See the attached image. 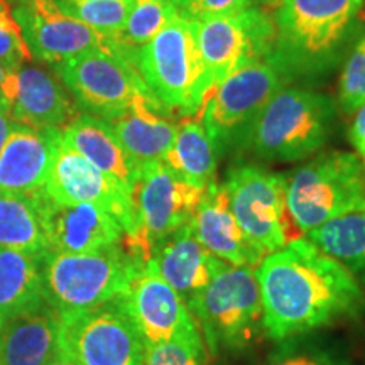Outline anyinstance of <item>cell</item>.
Masks as SVG:
<instances>
[{
  "label": "cell",
  "mask_w": 365,
  "mask_h": 365,
  "mask_svg": "<svg viewBox=\"0 0 365 365\" xmlns=\"http://www.w3.org/2000/svg\"><path fill=\"white\" fill-rule=\"evenodd\" d=\"M207 346L200 328L163 344L145 346L143 365H207Z\"/></svg>",
  "instance_id": "32"
},
{
  "label": "cell",
  "mask_w": 365,
  "mask_h": 365,
  "mask_svg": "<svg viewBox=\"0 0 365 365\" xmlns=\"http://www.w3.org/2000/svg\"><path fill=\"white\" fill-rule=\"evenodd\" d=\"M44 191L59 203L98 205L117 218L125 237L135 235L137 222L132 195L63 140H59Z\"/></svg>",
  "instance_id": "15"
},
{
  "label": "cell",
  "mask_w": 365,
  "mask_h": 365,
  "mask_svg": "<svg viewBox=\"0 0 365 365\" xmlns=\"http://www.w3.org/2000/svg\"><path fill=\"white\" fill-rule=\"evenodd\" d=\"M178 17L180 12L175 4L161 2V0H134L124 29L112 41L124 48L137 49L153 41Z\"/></svg>",
  "instance_id": "30"
},
{
  "label": "cell",
  "mask_w": 365,
  "mask_h": 365,
  "mask_svg": "<svg viewBox=\"0 0 365 365\" xmlns=\"http://www.w3.org/2000/svg\"><path fill=\"white\" fill-rule=\"evenodd\" d=\"M336 105L308 88L282 86L255 122L247 148L271 163L303 161L330 139Z\"/></svg>",
  "instance_id": "5"
},
{
  "label": "cell",
  "mask_w": 365,
  "mask_h": 365,
  "mask_svg": "<svg viewBox=\"0 0 365 365\" xmlns=\"http://www.w3.org/2000/svg\"><path fill=\"white\" fill-rule=\"evenodd\" d=\"M354 0H281L267 63L282 81H314L344 58L355 34Z\"/></svg>",
  "instance_id": "2"
},
{
  "label": "cell",
  "mask_w": 365,
  "mask_h": 365,
  "mask_svg": "<svg viewBox=\"0 0 365 365\" xmlns=\"http://www.w3.org/2000/svg\"><path fill=\"white\" fill-rule=\"evenodd\" d=\"M354 4H355V6H357V7H360V4H362V0H354Z\"/></svg>",
  "instance_id": "43"
},
{
  "label": "cell",
  "mask_w": 365,
  "mask_h": 365,
  "mask_svg": "<svg viewBox=\"0 0 365 365\" xmlns=\"http://www.w3.org/2000/svg\"><path fill=\"white\" fill-rule=\"evenodd\" d=\"M205 191L182 181L164 161L140 166L132 191L137 230L125 244L149 261L154 245L191 222Z\"/></svg>",
  "instance_id": "12"
},
{
  "label": "cell",
  "mask_w": 365,
  "mask_h": 365,
  "mask_svg": "<svg viewBox=\"0 0 365 365\" xmlns=\"http://www.w3.org/2000/svg\"><path fill=\"white\" fill-rule=\"evenodd\" d=\"M61 140L132 195L137 170L108 122L90 113H78L61 129Z\"/></svg>",
  "instance_id": "24"
},
{
  "label": "cell",
  "mask_w": 365,
  "mask_h": 365,
  "mask_svg": "<svg viewBox=\"0 0 365 365\" xmlns=\"http://www.w3.org/2000/svg\"><path fill=\"white\" fill-rule=\"evenodd\" d=\"M161 2H170V4H175L178 7V4H180V0H161Z\"/></svg>",
  "instance_id": "42"
},
{
  "label": "cell",
  "mask_w": 365,
  "mask_h": 365,
  "mask_svg": "<svg viewBox=\"0 0 365 365\" xmlns=\"http://www.w3.org/2000/svg\"><path fill=\"white\" fill-rule=\"evenodd\" d=\"M188 309L215 357L247 352L266 336L255 267L227 264Z\"/></svg>",
  "instance_id": "3"
},
{
  "label": "cell",
  "mask_w": 365,
  "mask_h": 365,
  "mask_svg": "<svg viewBox=\"0 0 365 365\" xmlns=\"http://www.w3.org/2000/svg\"><path fill=\"white\" fill-rule=\"evenodd\" d=\"M31 59L33 56L29 46L14 17L11 2L0 0V65L6 70H14L29 63Z\"/></svg>",
  "instance_id": "34"
},
{
  "label": "cell",
  "mask_w": 365,
  "mask_h": 365,
  "mask_svg": "<svg viewBox=\"0 0 365 365\" xmlns=\"http://www.w3.org/2000/svg\"><path fill=\"white\" fill-rule=\"evenodd\" d=\"M357 17H360V19L365 21V0H362V4H360L359 12H357Z\"/></svg>",
  "instance_id": "39"
},
{
  "label": "cell",
  "mask_w": 365,
  "mask_h": 365,
  "mask_svg": "<svg viewBox=\"0 0 365 365\" xmlns=\"http://www.w3.org/2000/svg\"><path fill=\"white\" fill-rule=\"evenodd\" d=\"M58 349L78 365H143L145 354L122 296L90 309L59 313Z\"/></svg>",
  "instance_id": "10"
},
{
  "label": "cell",
  "mask_w": 365,
  "mask_h": 365,
  "mask_svg": "<svg viewBox=\"0 0 365 365\" xmlns=\"http://www.w3.org/2000/svg\"><path fill=\"white\" fill-rule=\"evenodd\" d=\"M59 312L43 298L0 323V365H48L58 352Z\"/></svg>",
  "instance_id": "22"
},
{
  "label": "cell",
  "mask_w": 365,
  "mask_h": 365,
  "mask_svg": "<svg viewBox=\"0 0 365 365\" xmlns=\"http://www.w3.org/2000/svg\"><path fill=\"white\" fill-rule=\"evenodd\" d=\"M170 110L158 100L135 103L125 112L110 118L108 125L129 156L135 170L153 161H163L175 140L178 125Z\"/></svg>",
  "instance_id": "23"
},
{
  "label": "cell",
  "mask_w": 365,
  "mask_h": 365,
  "mask_svg": "<svg viewBox=\"0 0 365 365\" xmlns=\"http://www.w3.org/2000/svg\"><path fill=\"white\" fill-rule=\"evenodd\" d=\"M135 49L113 44L56 65L63 85L85 113L110 120L135 103L158 100L134 66ZM159 102V100H158Z\"/></svg>",
  "instance_id": "8"
},
{
  "label": "cell",
  "mask_w": 365,
  "mask_h": 365,
  "mask_svg": "<svg viewBox=\"0 0 365 365\" xmlns=\"http://www.w3.org/2000/svg\"><path fill=\"white\" fill-rule=\"evenodd\" d=\"M11 6L31 56L39 61L59 65L113 44L110 38L66 14L54 0H12Z\"/></svg>",
  "instance_id": "14"
},
{
  "label": "cell",
  "mask_w": 365,
  "mask_h": 365,
  "mask_svg": "<svg viewBox=\"0 0 365 365\" xmlns=\"http://www.w3.org/2000/svg\"><path fill=\"white\" fill-rule=\"evenodd\" d=\"M228 203L240 230L264 259L298 239L286 207V176L257 164H239L228 171Z\"/></svg>",
  "instance_id": "11"
},
{
  "label": "cell",
  "mask_w": 365,
  "mask_h": 365,
  "mask_svg": "<svg viewBox=\"0 0 365 365\" xmlns=\"http://www.w3.org/2000/svg\"><path fill=\"white\" fill-rule=\"evenodd\" d=\"M190 225L200 244L228 266L257 267L262 261L240 230L223 182L208 186Z\"/></svg>",
  "instance_id": "21"
},
{
  "label": "cell",
  "mask_w": 365,
  "mask_h": 365,
  "mask_svg": "<svg viewBox=\"0 0 365 365\" xmlns=\"http://www.w3.org/2000/svg\"><path fill=\"white\" fill-rule=\"evenodd\" d=\"M286 207L304 237L331 218L365 208V166L357 154L330 150L286 176Z\"/></svg>",
  "instance_id": "6"
},
{
  "label": "cell",
  "mask_w": 365,
  "mask_h": 365,
  "mask_svg": "<svg viewBox=\"0 0 365 365\" xmlns=\"http://www.w3.org/2000/svg\"><path fill=\"white\" fill-rule=\"evenodd\" d=\"M4 78H6V68H4L2 65H0V85H2Z\"/></svg>",
  "instance_id": "40"
},
{
  "label": "cell",
  "mask_w": 365,
  "mask_h": 365,
  "mask_svg": "<svg viewBox=\"0 0 365 365\" xmlns=\"http://www.w3.org/2000/svg\"><path fill=\"white\" fill-rule=\"evenodd\" d=\"M261 365H354V359L341 341L313 331L281 340Z\"/></svg>",
  "instance_id": "29"
},
{
  "label": "cell",
  "mask_w": 365,
  "mask_h": 365,
  "mask_svg": "<svg viewBox=\"0 0 365 365\" xmlns=\"http://www.w3.org/2000/svg\"><path fill=\"white\" fill-rule=\"evenodd\" d=\"M0 93L14 122L33 129H63L80 113L63 81L39 66L6 70Z\"/></svg>",
  "instance_id": "18"
},
{
  "label": "cell",
  "mask_w": 365,
  "mask_h": 365,
  "mask_svg": "<svg viewBox=\"0 0 365 365\" xmlns=\"http://www.w3.org/2000/svg\"><path fill=\"white\" fill-rule=\"evenodd\" d=\"M349 139L355 149L365 143V103L355 112V118L349 130Z\"/></svg>",
  "instance_id": "36"
},
{
  "label": "cell",
  "mask_w": 365,
  "mask_h": 365,
  "mask_svg": "<svg viewBox=\"0 0 365 365\" xmlns=\"http://www.w3.org/2000/svg\"><path fill=\"white\" fill-rule=\"evenodd\" d=\"M48 252L85 254L120 244L125 232L107 210L91 203H59L44 188L33 193Z\"/></svg>",
  "instance_id": "16"
},
{
  "label": "cell",
  "mask_w": 365,
  "mask_h": 365,
  "mask_svg": "<svg viewBox=\"0 0 365 365\" xmlns=\"http://www.w3.org/2000/svg\"><path fill=\"white\" fill-rule=\"evenodd\" d=\"M284 86L267 61L250 63L223 78L205 97L198 115L218 158L245 149L266 105Z\"/></svg>",
  "instance_id": "9"
},
{
  "label": "cell",
  "mask_w": 365,
  "mask_h": 365,
  "mask_svg": "<svg viewBox=\"0 0 365 365\" xmlns=\"http://www.w3.org/2000/svg\"><path fill=\"white\" fill-rule=\"evenodd\" d=\"M145 261L124 242L85 254L43 257L44 298L59 313L90 309L125 293Z\"/></svg>",
  "instance_id": "4"
},
{
  "label": "cell",
  "mask_w": 365,
  "mask_h": 365,
  "mask_svg": "<svg viewBox=\"0 0 365 365\" xmlns=\"http://www.w3.org/2000/svg\"><path fill=\"white\" fill-rule=\"evenodd\" d=\"M277 2H281V0H277Z\"/></svg>",
  "instance_id": "44"
},
{
  "label": "cell",
  "mask_w": 365,
  "mask_h": 365,
  "mask_svg": "<svg viewBox=\"0 0 365 365\" xmlns=\"http://www.w3.org/2000/svg\"><path fill=\"white\" fill-rule=\"evenodd\" d=\"M252 6L254 0H180L178 12L182 19L207 21L235 16Z\"/></svg>",
  "instance_id": "35"
},
{
  "label": "cell",
  "mask_w": 365,
  "mask_h": 365,
  "mask_svg": "<svg viewBox=\"0 0 365 365\" xmlns=\"http://www.w3.org/2000/svg\"><path fill=\"white\" fill-rule=\"evenodd\" d=\"M12 125L14 118L11 115V107H9L7 100L0 93V153H2L4 145H6V140L9 134H11Z\"/></svg>",
  "instance_id": "37"
},
{
  "label": "cell",
  "mask_w": 365,
  "mask_h": 365,
  "mask_svg": "<svg viewBox=\"0 0 365 365\" xmlns=\"http://www.w3.org/2000/svg\"><path fill=\"white\" fill-rule=\"evenodd\" d=\"M193 26L212 88L250 63L267 61L276 38L274 17L254 6L235 16L193 21Z\"/></svg>",
  "instance_id": "13"
},
{
  "label": "cell",
  "mask_w": 365,
  "mask_h": 365,
  "mask_svg": "<svg viewBox=\"0 0 365 365\" xmlns=\"http://www.w3.org/2000/svg\"><path fill=\"white\" fill-rule=\"evenodd\" d=\"M48 365H78L76 362H73V360L70 359V357H66L65 354L63 352H56V355H54V357L49 360L48 362Z\"/></svg>",
  "instance_id": "38"
},
{
  "label": "cell",
  "mask_w": 365,
  "mask_h": 365,
  "mask_svg": "<svg viewBox=\"0 0 365 365\" xmlns=\"http://www.w3.org/2000/svg\"><path fill=\"white\" fill-rule=\"evenodd\" d=\"M364 166H365V163H364Z\"/></svg>",
  "instance_id": "45"
},
{
  "label": "cell",
  "mask_w": 365,
  "mask_h": 365,
  "mask_svg": "<svg viewBox=\"0 0 365 365\" xmlns=\"http://www.w3.org/2000/svg\"><path fill=\"white\" fill-rule=\"evenodd\" d=\"M134 66L168 110L196 115L210 91L193 21L178 17L134 53Z\"/></svg>",
  "instance_id": "7"
},
{
  "label": "cell",
  "mask_w": 365,
  "mask_h": 365,
  "mask_svg": "<svg viewBox=\"0 0 365 365\" xmlns=\"http://www.w3.org/2000/svg\"><path fill=\"white\" fill-rule=\"evenodd\" d=\"M0 247L48 254V240L33 195L0 193Z\"/></svg>",
  "instance_id": "28"
},
{
  "label": "cell",
  "mask_w": 365,
  "mask_h": 365,
  "mask_svg": "<svg viewBox=\"0 0 365 365\" xmlns=\"http://www.w3.org/2000/svg\"><path fill=\"white\" fill-rule=\"evenodd\" d=\"M149 261L186 307L227 266L200 244L190 223L154 245Z\"/></svg>",
  "instance_id": "20"
},
{
  "label": "cell",
  "mask_w": 365,
  "mask_h": 365,
  "mask_svg": "<svg viewBox=\"0 0 365 365\" xmlns=\"http://www.w3.org/2000/svg\"><path fill=\"white\" fill-rule=\"evenodd\" d=\"M365 103V34L355 41L339 83V105L344 113H355Z\"/></svg>",
  "instance_id": "33"
},
{
  "label": "cell",
  "mask_w": 365,
  "mask_h": 365,
  "mask_svg": "<svg viewBox=\"0 0 365 365\" xmlns=\"http://www.w3.org/2000/svg\"><path fill=\"white\" fill-rule=\"evenodd\" d=\"M272 4L274 2V0H254V4Z\"/></svg>",
  "instance_id": "41"
},
{
  "label": "cell",
  "mask_w": 365,
  "mask_h": 365,
  "mask_svg": "<svg viewBox=\"0 0 365 365\" xmlns=\"http://www.w3.org/2000/svg\"><path fill=\"white\" fill-rule=\"evenodd\" d=\"M61 140V129H33L14 122L0 153V193L43 190Z\"/></svg>",
  "instance_id": "19"
},
{
  "label": "cell",
  "mask_w": 365,
  "mask_h": 365,
  "mask_svg": "<svg viewBox=\"0 0 365 365\" xmlns=\"http://www.w3.org/2000/svg\"><path fill=\"white\" fill-rule=\"evenodd\" d=\"M43 257L0 247V323L44 298Z\"/></svg>",
  "instance_id": "25"
},
{
  "label": "cell",
  "mask_w": 365,
  "mask_h": 365,
  "mask_svg": "<svg viewBox=\"0 0 365 365\" xmlns=\"http://www.w3.org/2000/svg\"><path fill=\"white\" fill-rule=\"evenodd\" d=\"M304 237L365 286V208L331 218Z\"/></svg>",
  "instance_id": "27"
},
{
  "label": "cell",
  "mask_w": 365,
  "mask_h": 365,
  "mask_svg": "<svg viewBox=\"0 0 365 365\" xmlns=\"http://www.w3.org/2000/svg\"><path fill=\"white\" fill-rule=\"evenodd\" d=\"M264 330L271 340L307 335L365 314V287L307 237L287 242L255 267Z\"/></svg>",
  "instance_id": "1"
},
{
  "label": "cell",
  "mask_w": 365,
  "mask_h": 365,
  "mask_svg": "<svg viewBox=\"0 0 365 365\" xmlns=\"http://www.w3.org/2000/svg\"><path fill=\"white\" fill-rule=\"evenodd\" d=\"M122 299L145 346L198 328L185 301L159 276L150 261L137 269Z\"/></svg>",
  "instance_id": "17"
},
{
  "label": "cell",
  "mask_w": 365,
  "mask_h": 365,
  "mask_svg": "<svg viewBox=\"0 0 365 365\" xmlns=\"http://www.w3.org/2000/svg\"><path fill=\"white\" fill-rule=\"evenodd\" d=\"M163 161L182 181L202 190L217 182L218 154L200 120H186L178 125L175 140Z\"/></svg>",
  "instance_id": "26"
},
{
  "label": "cell",
  "mask_w": 365,
  "mask_h": 365,
  "mask_svg": "<svg viewBox=\"0 0 365 365\" xmlns=\"http://www.w3.org/2000/svg\"><path fill=\"white\" fill-rule=\"evenodd\" d=\"M66 14L113 39L124 29L134 0H54Z\"/></svg>",
  "instance_id": "31"
}]
</instances>
